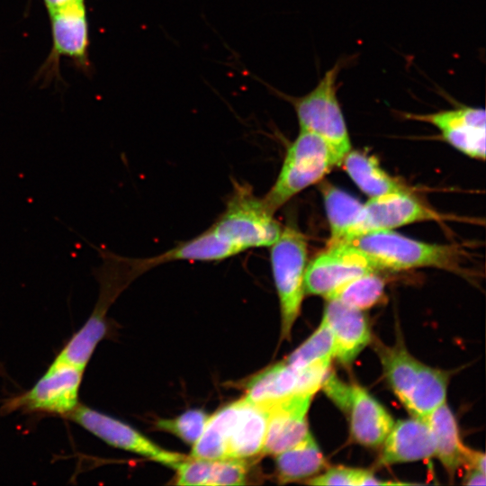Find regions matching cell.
Segmentation results:
<instances>
[{
	"mask_svg": "<svg viewBox=\"0 0 486 486\" xmlns=\"http://www.w3.org/2000/svg\"><path fill=\"white\" fill-rule=\"evenodd\" d=\"M105 319L91 315L64 346L52 363L85 370L99 342L105 337Z\"/></svg>",
	"mask_w": 486,
	"mask_h": 486,
	"instance_id": "cb8c5ba5",
	"label": "cell"
},
{
	"mask_svg": "<svg viewBox=\"0 0 486 486\" xmlns=\"http://www.w3.org/2000/svg\"><path fill=\"white\" fill-rule=\"evenodd\" d=\"M107 445L125 450L172 469L186 456L164 449L123 421L79 404L66 416Z\"/></svg>",
	"mask_w": 486,
	"mask_h": 486,
	"instance_id": "9c48e42d",
	"label": "cell"
},
{
	"mask_svg": "<svg viewBox=\"0 0 486 486\" xmlns=\"http://www.w3.org/2000/svg\"><path fill=\"white\" fill-rule=\"evenodd\" d=\"M49 14L55 55L68 57L81 64L86 63L88 25L84 2Z\"/></svg>",
	"mask_w": 486,
	"mask_h": 486,
	"instance_id": "e0dca14e",
	"label": "cell"
},
{
	"mask_svg": "<svg viewBox=\"0 0 486 486\" xmlns=\"http://www.w3.org/2000/svg\"><path fill=\"white\" fill-rule=\"evenodd\" d=\"M334 403L348 415L351 436L364 446H381L393 426V419L383 406L364 388L347 384L335 375L323 386Z\"/></svg>",
	"mask_w": 486,
	"mask_h": 486,
	"instance_id": "8992f818",
	"label": "cell"
},
{
	"mask_svg": "<svg viewBox=\"0 0 486 486\" xmlns=\"http://www.w3.org/2000/svg\"><path fill=\"white\" fill-rule=\"evenodd\" d=\"M248 472V465L243 459L213 460L209 485H243L247 483Z\"/></svg>",
	"mask_w": 486,
	"mask_h": 486,
	"instance_id": "83f0119b",
	"label": "cell"
},
{
	"mask_svg": "<svg viewBox=\"0 0 486 486\" xmlns=\"http://www.w3.org/2000/svg\"><path fill=\"white\" fill-rule=\"evenodd\" d=\"M338 60L327 70L318 84L306 94L293 96L266 83L277 97L292 106L300 130L316 134L328 147L335 166H341L344 157L351 150V140L345 117L337 95L338 77L344 67Z\"/></svg>",
	"mask_w": 486,
	"mask_h": 486,
	"instance_id": "7a4b0ae2",
	"label": "cell"
},
{
	"mask_svg": "<svg viewBox=\"0 0 486 486\" xmlns=\"http://www.w3.org/2000/svg\"><path fill=\"white\" fill-rule=\"evenodd\" d=\"M322 319L332 332L333 356L345 365L350 364L371 340L368 320L363 310L330 299Z\"/></svg>",
	"mask_w": 486,
	"mask_h": 486,
	"instance_id": "5bb4252c",
	"label": "cell"
},
{
	"mask_svg": "<svg viewBox=\"0 0 486 486\" xmlns=\"http://www.w3.org/2000/svg\"><path fill=\"white\" fill-rule=\"evenodd\" d=\"M81 2H84V0H44L49 13Z\"/></svg>",
	"mask_w": 486,
	"mask_h": 486,
	"instance_id": "d6a6232c",
	"label": "cell"
},
{
	"mask_svg": "<svg viewBox=\"0 0 486 486\" xmlns=\"http://www.w3.org/2000/svg\"><path fill=\"white\" fill-rule=\"evenodd\" d=\"M380 356L389 385L404 404L418 381L422 363L400 346L382 349Z\"/></svg>",
	"mask_w": 486,
	"mask_h": 486,
	"instance_id": "603a6c76",
	"label": "cell"
},
{
	"mask_svg": "<svg viewBox=\"0 0 486 486\" xmlns=\"http://www.w3.org/2000/svg\"><path fill=\"white\" fill-rule=\"evenodd\" d=\"M213 460L186 456L174 469L177 485H209Z\"/></svg>",
	"mask_w": 486,
	"mask_h": 486,
	"instance_id": "f1b7e54d",
	"label": "cell"
},
{
	"mask_svg": "<svg viewBox=\"0 0 486 486\" xmlns=\"http://www.w3.org/2000/svg\"><path fill=\"white\" fill-rule=\"evenodd\" d=\"M274 456L276 478L280 483L310 478L319 473L326 464L324 456L310 434Z\"/></svg>",
	"mask_w": 486,
	"mask_h": 486,
	"instance_id": "44dd1931",
	"label": "cell"
},
{
	"mask_svg": "<svg viewBox=\"0 0 486 486\" xmlns=\"http://www.w3.org/2000/svg\"><path fill=\"white\" fill-rule=\"evenodd\" d=\"M341 165L358 188L370 198L397 192H411L385 172L374 156L350 150Z\"/></svg>",
	"mask_w": 486,
	"mask_h": 486,
	"instance_id": "ac0fdd59",
	"label": "cell"
},
{
	"mask_svg": "<svg viewBox=\"0 0 486 486\" xmlns=\"http://www.w3.org/2000/svg\"><path fill=\"white\" fill-rule=\"evenodd\" d=\"M378 271L374 263L355 247L347 244L328 246L307 264L305 293L328 300L349 281Z\"/></svg>",
	"mask_w": 486,
	"mask_h": 486,
	"instance_id": "30bf717a",
	"label": "cell"
},
{
	"mask_svg": "<svg viewBox=\"0 0 486 486\" xmlns=\"http://www.w3.org/2000/svg\"><path fill=\"white\" fill-rule=\"evenodd\" d=\"M340 244L362 251L379 271L428 266L456 270L460 259L457 248L453 246L418 241L392 230L367 232Z\"/></svg>",
	"mask_w": 486,
	"mask_h": 486,
	"instance_id": "3957f363",
	"label": "cell"
},
{
	"mask_svg": "<svg viewBox=\"0 0 486 486\" xmlns=\"http://www.w3.org/2000/svg\"><path fill=\"white\" fill-rule=\"evenodd\" d=\"M384 288V279L378 272H372L349 281L328 300L337 299L348 306L364 310L382 299Z\"/></svg>",
	"mask_w": 486,
	"mask_h": 486,
	"instance_id": "d4e9b609",
	"label": "cell"
},
{
	"mask_svg": "<svg viewBox=\"0 0 486 486\" xmlns=\"http://www.w3.org/2000/svg\"><path fill=\"white\" fill-rule=\"evenodd\" d=\"M369 471L337 466L323 473L310 478L307 483L310 485H347L363 486Z\"/></svg>",
	"mask_w": 486,
	"mask_h": 486,
	"instance_id": "f546056e",
	"label": "cell"
},
{
	"mask_svg": "<svg viewBox=\"0 0 486 486\" xmlns=\"http://www.w3.org/2000/svg\"><path fill=\"white\" fill-rule=\"evenodd\" d=\"M485 454L482 452L466 447L464 466L475 469L485 473Z\"/></svg>",
	"mask_w": 486,
	"mask_h": 486,
	"instance_id": "4dcf8cb0",
	"label": "cell"
},
{
	"mask_svg": "<svg viewBox=\"0 0 486 486\" xmlns=\"http://www.w3.org/2000/svg\"><path fill=\"white\" fill-rule=\"evenodd\" d=\"M209 418L202 410L192 409L173 418L158 419L155 426L193 446L202 434Z\"/></svg>",
	"mask_w": 486,
	"mask_h": 486,
	"instance_id": "4316f807",
	"label": "cell"
},
{
	"mask_svg": "<svg viewBox=\"0 0 486 486\" xmlns=\"http://www.w3.org/2000/svg\"><path fill=\"white\" fill-rule=\"evenodd\" d=\"M446 374L422 364L418 381L403 405L413 417L425 419L446 402Z\"/></svg>",
	"mask_w": 486,
	"mask_h": 486,
	"instance_id": "7402d4cb",
	"label": "cell"
},
{
	"mask_svg": "<svg viewBox=\"0 0 486 486\" xmlns=\"http://www.w3.org/2000/svg\"><path fill=\"white\" fill-rule=\"evenodd\" d=\"M425 420L435 442V455L453 475L464 466L466 446L462 443L456 419L446 402L430 413Z\"/></svg>",
	"mask_w": 486,
	"mask_h": 486,
	"instance_id": "d6986e66",
	"label": "cell"
},
{
	"mask_svg": "<svg viewBox=\"0 0 486 486\" xmlns=\"http://www.w3.org/2000/svg\"><path fill=\"white\" fill-rule=\"evenodd\" d=\"M379 464L391 465L435 456V442L427 421L412 417L393 423L382 442Z\"/></svg>",
	"mask_w": 486,
	"mask_h": 486,
	"instance_id": "9a60e30c",
	"label": "cell"
},
{
	"mask_svg": "<svg viewBox=\"0 0 486 486\" xmlns=\"http://www.w3.org/2000/svg\"><path fill=\"white\" fill-rule=\"evenodd\" d=\"M83 374L84 370L76 367L51 363L29 391L5 400L2 412L21 410L68 416L78 405Z\"/></svg>",
	"mask_w": 486,
	"mask_h": 486,
	"instance_id": "52a82bcc",
	"label": "cell"
},
{
	"mask_svg": "<svg viewBox=\"0 0 486 486\" xmlns=\"http://www.w3.org/2000/svg\"><path fill=\"white\" fill-rule=\"evenodd\" d=\"M320 191L330 230L328 246L343 243L351 237L364 203L330 183L322 182Z\"/></svg>",
	"mask_w": 486,
	"mask_h": 486,
	"instance_id": "ffe728a7",
	"label": "cell"
},
{
	"mask_svg": "<svg viewBox=\"0 0 486 486\" xmlns=\"http://www.w3.org/2000/svg\"><path fill=\"white\" fill-rule=\"evenodd\" d=\"M237 401L227 440V458L248 459L261 454L269 409L243 397Z\"/></svg>",
	"mask_w": 486,
	"mask_h": 486,
	"instance_id": "2e32d148",
	"label": "cell"
},
{
	"mask_svg": "<svg viewBox=\"0 0 486 486\" xmlns=\"http://www.w3.org/2000/svg\"><path fill=\"white\" fill-rule=\"evenodd\" d=\"M333 167V158L324 140L300 130L286 150L276 180L262 197L266 206L275 213L297 194L320 182Z\"/></svg>",
	"mask_w": 486,
	"mask_h": 486,
	"instance_id": "277c9868",
	"label": "cell"
},
{
	"mask_svg": "<svg viewBox=\"0 0 486 486\" xmlns=\"http://www.w3.org/2000/svg\"><path fill=\"white\" fill-rule=\"evenodd\" d=\"M464 483L466 485H485V473L475 469H468L466 475L464 478Z\"/></svg>",
	"mask_w": 486,
	"mask_h": 486,
	"instance_id": "1f68e13d",
	"label": "cell"
},
{
	"mask_svg": "<svg viewBox=\"0 0 486 486\" xmlns=\"http://www.w3.org/2000/svg\"><path fill=\"white\" fill-rule=\"evenodd\" d=\"M410 119L434 125L442 138L462 153L476 159L485 158V111L459 105L427 114H406Z\"/></svg>",
	"mask_w": 486,
	"mask_h": 486,
	"instance_id": "7c38bea8",
	"label": "cell"
},
{
	"mask_svg": "<svg viewBox=\"0 0 486 486\" xmlns=\"http://www.w3.org/2000/svg\"><path fill=\"white\" fill-rule=\"evenodd\" d=\"M311 395L297 394L269 408L261 454L275 455L301 442L309 434L307 413Z\"/></svg>",
	"mask_w": 486,
	"mask_h": 486,
	"instance_id": "4fadbf2b",
	"label": "cell"
},
{
	"mask_svg": "<svg viewBox=\"0 0 486 486\" xmlns=\"http://www.w3.org/2000/svg\"><path fill=\"white\" fill-rule=\"evenodd\" d=\"M442 219L439 212L425 204L412 192L390 193L372 197L364 203L360 218L348 239L367 232Z\"/></svg>",
	"mask_w": 486,
	"mask_h": 486,
	"instance_id": "8fae6325",
	"label": "cell"
},
{
	"mask_svg": "<svg viewBox=\"0 0 486 486\" xmlns=\"http://www.w3.org/2000/svg\"><path fill=\"white\" fill-rule=\"evenodd\" d=\"M270 248L271 269L281 310V337L290 339L305 294L307 241L297 228L287 225Z\"/></svg>",
	"mask_w": 486,
	"mask_h": 486,
	"instance_id": "5b68a950",
	"label": "cell"
},
{
	"mask_svg": "<svg viewBox=\"0 0 486 486\" xmlns=\"http://www.w3.org/2000/svg\"><path fill=\"white\" fill-rule=\"evenodd\" d=\"M329 374L324 364H312L302 369L285 361L272 364L254 374L244 385V397L269 409L279 401L297 394L313 396Z\"/></svg>",
	"mask_w": 486,
	"mask_h": 486,
	"instance_id": "ba28073f",
	"label": "cell"
},
{
	"mask_svg": "<svg viewBox=\"0 0 486 486\" xmlns=\"http://www.w3.org/2000/svg\"><path fill=\"white\" fill-rule=\"evenodd\" d=\"M283 227L247 184L234 183L224 211L204 231L151 257L140 258L144 272L174 261H220L251 248L270 247Z\"/></svg>",
	"mask_w": 486,
	"mask_h": 486,
	"instance_id": "6da1fadb",
	"label": "cell"
},
{
	"mask_svg": "<svg viewBox=\"0 0 486 486\" xmlns=\"http://www.w3.org/2000/svg\"><path fill=\"white\" fill-rule=\"evenodd\" d=\"M334 356L332 332L324 319L318 328L284 360L296 369L322 363L331 362Z\"/></svg>",
	"mask_w": 486,
	"mask_h": 486,
	"instance_id": "484cf974",
	"label": "cell"
}]
</instances>
